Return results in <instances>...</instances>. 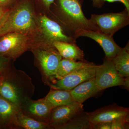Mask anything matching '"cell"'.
Wrapping results in <instances>:
<instances>
[{
	"label": "cell",
	"mask_w": 129,
	"mask_h": 129,
	"mask_svg": "<svg viewBox=\"0 0 129 129\" xmlns=\"http://www.w3.org/2000/svg\"><path fill=\"white\" fill-rule=\"evenodd\" d=\"M13 32L28 35L46 44L32 0H18L0 19V37Z\"/></svg>",
	"instance_id": "obj_1"
},
{
	"label": "cell",
	"mask_w": 129,
	"mask_h": 129,
	"mask_svg": "<svg viewBox=\"0 0 129 129\" xmlns=\"http://www.w3.org/2000/svg\"><path fill=\"white\" fill-rule=\"evenodd\" d=\"M35 87L25 72L10 65L0 83V95L21 108L27 100L32 99Z\"/></svg>",
	"instance_id": "obj_2"
},
{
	"label": "cell",
	"mask_w": 129,
	"mask_h": 129,
	"mask_svg": "<svg viewBox=\"0 0 129 129\" xmlns=\"http://www.w3.org/2000/svg\"><path fill=\"white\" fill-rule=\"evenodd\" d=\"M83 2V0H55L52 5L55 6L53 14L56 19L53 20L61 26L67 34L74 39L81 29L96 31L84 14Z\"/></svg>",
	"instance_id": "obj_3"
},
{
	"label": "cell",
	"mask_w": 129,
	"mask_h": 129,
	"mask_svg": "<svg viewBox=\"0 0 129 129\" xmlns=\"http://www.w3.org/2000/svg\"><path fill=\"white\" fill-rule=\"evenodd\" d=\"M44 44L43 41L27 35L8 33L0 37V56L15 61L25 52Z\"/></svg>",
	"instance_id": "obj_4"
},
{
	"label": "cell",
	"mask_w": 129,
	"mask_h": 129,
	"mask_svg": "<svg viewBox=\"0 0 129 129\" xmlns=\"http://www.w3.org/2000/svg\"><path fill=\"white\" fill-rule=\"evenodd\" d=\"M39 65L44 82L48 85L55 80L62 57L54 47L39 46L31 49Z\"/></svg>",
	"instance_id": "obj_5"
},
{
	"label": "cell",
	"mask_w": 129,
	"mask_h": 129,
	"mask_svg": "<svg viewBox=\"0 0 129 129\" xmlns=\"http://www.w3.org/2000/svg\"><path fill=\"white\" fill-rule=\"evenodd\" d=\"M96 31L111 36L129 24V12L127 9L118 13L92 14L89 19Z\"/></svg>",
	"instance_id": "obj_6"
},
{
	"label": "cell",
	"mask_w": 129,
	"mask_h": 129,
	"mask_svg": "<svg viewBox=\"0 0 129 129\" xmlns=\"http://www.w3.org/2000/svg\"><path fill=\"white\" fill-rule=\"evenodd\" d=\"M95 83L99 91L107 88L122 86L128 89L129 78H124L115 68L112 60L106 58L103 64L97 65L95 76Z\"/></svg>",
	"instance_id": "obj_7"
},
{
	"label": "cell",
	"mask_w": 129,
	"mask_h": 129,
	"mask_svg": "<svg viewBox=\"0 0 129 129\" xmlns=\"http://www.w3.org/2000/svg\"><path fill=\"white\" fill-rule=\"evenodd\" d=\"M97 65L91 62L59 80L50 83L51 89L70 90L81 83L95 77Z\"/></svg>",
	"instance_id": "obj_8"
},
{
	"label": "cell",
	"mask_w": 129,
	"mask_h": 129,
	"mask_svg": "<svg viewBox=\"0 0 129 129\" xmlns=\"http://www.w3.org/2000/svg\"><path fill=\"white\" fill-rule=\"evenodd\" d=\"M38 22L43 39L49 46L54 47L55 42L76 43V39L67 34L61 26L45 14L40 16Z\"/></svg>",
	"instance_id": "obj_9"
},
{
	"label": "cell",
	"mask_w": 129,
	"mask_h": 129,
	"mask_svg": "<svg viewBox=\"0 0 129 129\" xmlns=\"http://www.w3.org/2000/svg\"><path fill=\"white\" fill-rule=\"evenodd\" d=\"M80 37H88L96 42L104 50L105 58L108 60H112L122 48L115 43L113 36L99 31L81 29L76 33L75 38L76 39Z\"/></svg>",
	"instance_id": "obj_10"
},
{
	"label": "cell",
	"mask_w": 129,
	"mask_h": 129,
	"mask_svg": "<svg viewBox=\"0 0 129 129\" xmlns=\"http://www.w3.org/2000/svg\"><path fill=\"white\" fill-rule=\"evenodd\" d=\"M129 109L112 104L87 113L88 119L92 126L101 122H112L114 120L129 116Z\"/></svg>",
	"instance_id": "obj_11"
},
{
	"label": "cell",
	"mask_w": 129,
	"mask_h": 129,
	"mask_svg": "<svg viewBox=\"0 0 129 129\" xmlns=\"http://www.w3.org/2000/svg\"><path fill=\"white\" fill-rule=\"evenodd\" d=\"M82 103L74 102L72 104L59 106L53 108L51 112L48 124L51 128L68 122L83 111Z\"/></svg>",
	"instance_id": "obj_12"
},
{
	"label": "cell",
	"mask_w": 129,
	"mask_h": 129,
	"mask_svg": "<svg viewBox=\"0 0 129 129\" xmlns=\"http://www.w3.org/2000/svg\"><path fill=\"white\" fill-rule=\"evenodd\" d=\"M52 109L44 98L37 101L28 99L21 107V111L24 115L48 124Z\"/></svg>",
	"instance_id": "obj_13"
},
{
	"label": "cell",
	"mask_w": 129,
	"mask_h": 129,
	"mask_svg": "<svg viewBox=\"0 0 129 129\" xmlns=\"http://www.w3.org/2000/svg\"><path fill=\"white\" fill-rule=\"evenodd\" d=\"M21 108L0 95V129L19 128L17 117Z\"/></svg>",
	"instance_id": "obj_14"
},
{
	"label": "cell",
	"mask_w": 129,
	"mask_h": 129,
	"mask_svg": "<svg viewBox=\"0 0 129 129\" xmlns=\"http://www.w3.org/2000/svg\"><path fill=\"white\" fill-rule=\"evenodd\" d=\"M70 92L74 101L83 104L99 91L96 85L94 77L81 83L70 90Z\"/></svg>",
	"instance_id": "obj_15"
},
{
	"label": "cell",
	"mask_w": 129,
	"mask_h": 129,
	"mask_svg": "<svg viewBox=\"0 0 129 129\" xmlns=\"http://www.w3.org/2000/svg\"><path fill=\"white\" fill-rule=\"evenodd\" d=\"M62 58L75 61H84V52L76 45V43L64 42H55L53 44Z\"/></svg>",
	"instance_id": "obj_16"
},
{
	"label": "cell",
	"mask_w": 129,
	"mask_h": 129,
	"mask_svg": "<svg viewBox=\"0 0 129 129\" xmlns=\"http://www.w3.org/2000/svg\"><path fill=\"white\" fill-rule=\"evenodd\" d=\"M44 100L53 109L59 106L72 104L74 101L70 90L51 89Z\"/></svg>",
	"instance_id": "obj_17"
},
{
	"label": "cell",
	"mask_w": 129,
	"mask_h": 129,
	"mask_svg": "<svg viewBox=\"0 0 129 129\" xmlns=\"http://www.w3.org/2000/svg\"><path fill=\"white\" fill-rule=\"evenodd\" d=\"M91 63L85 60L82 61H75L62 58L60 61L57 70L54 80L62 78L72 72L87 66Z\"/></svg>",
	"instance_id": "obj_18"
},
{
	"label": "cell",
	"mask_w": 129,
	"mask_h": 129,
	"mask_svg": "<svg viewBox=\"0 0 129 129\" xmlns=\"http://www.w3.org/2000/svg\"><path fill=\"white\" fill-rule=\"evenodd\" d=\"M116 70L124 78H129V43L121 48L118 53L112 59Z\"/></svg>",
	"instance_id": "obj_19"
},
{
	"label": "cell",
	"mask_w": 129,
	"mask_h": 129,
	"mask_svg": "<svg viewBox=\"0 0 129 129\" xmlns=\"http://www.w3.org/2000/svg\"><path fill=\"white\" fill-rule=\"evenodd\" d=\"M56 129H92L87 113L82 112L68 122L55 127Z\"/></svg>",
	"instance_id": "obj_20"
},
{
	"label": "cell",
	"mask_w": 129,
	"mask_h": 129,
	"mask_svg": "<svg viewBox=\"0 0 129 129\" xmlns=\"http://www.w3.org/2000/svg\"><path fill=\"white\" fill-rule=\"evenodd\" d=\"M17 123L19 128L25 129H45L51 128L47 123L40 122L24 115L21 111L17 117Z\"/></svg>",
	"instance_id": "obj_21"
},
{
	"label": "cell",
	"mask_w": 129,
	"mask_h": 129,
	"mask_svg": "<svg viewBox=\"0 0 129 129\" xmlns=\"http://www.w3.org/2000/svg\"><path fill=\"white\" fill-rule=\"evenodd\" d=\"M129 116L118 118L112 122L111 129H129Z\"/></svg>",
	"instance_id": "obj_22"
},
{
	"label": "cell",
	"mask_w": 129,
	"mask_h": 129,
	"mask_svg": "<svg viewBox=\"0 0 129 129\" xmlns=\"http://www.w3.org/2000/svg\"><path fill=\"white\" fill-rule=\"evenodd\" d=\"M12 61L8 58L0 56V74H2L7 71L11 64Z\"/></svg>",
	"instance_id": "obj_23"
},
{
	"label": "cell",
	"mask_w": 129,
	"mask_h": 129,
	"mask_svg": "<svg viewBox=\"0 0 129 129\" xmlns=\"http://www.w3.org/2000/svg\"><path fill=\"white\" fill-rule=\"evenodd\" d=\"M18 0H0V6L6 9L12 7Z\"/></svg>",
	"instance_id": "obj_24"
},
{
	"label": "cell",
	"mask_w": 129,
	"mask_h": 129,
	"mask_svg": "<svg viewBox=\"0 0 129 129\" xmlns=\"http://www.w3.org/2000/svg\"><path fill=\"white\" fill-rule=\"evenodd\" d=\"M112 122H101L92 126V129H111Z\"/></svg>",
	"instance_id": "obj_25"
},
{
	"label": "cell",
	"mask_w": 129,
	"mask_h": 129,
	"mask_svg": "<svg viewBox=\"0 0 129 129\" xmlns=\"http://www.w3.org/2000/svg\"><path fill=\"white\" fill-rule=\"evenodd\" d=\"M42 4L47 11H50L51 6L55 2V0H40Z\"/></svg>",
	"instance_id": "obj_26"
},
{
	"label": "cell",
	"mask_w": 129,
	"mask_h": 129,
	"mask_svg": "<svg viewBox=\"0 0 129 129\" xmlns=\"http://www.w3.org/2000/svg\"><path fill=\"white\" fill-rule=\"evenodd\" d=\"M104 2L113 3L114 2H120L122 3L124 6L125 9L129 12V0H103Z\"/></svg>",
	"instance_id": "obj_27"
},
{
	"label": "cell",
	"mask_w": 129,
	"mask_h": 129,
	"mask_svg": "<svg viewBox=\"0 0 129 129\" xmlns=\"http://www.w3.org/2000/svg\"><path fill=\"white\" fill-rule=\"evenodd\" d=\"M92 1V6L97 8H101L105 4L103 0H91Z\"/></svg>",
	"instance_id": "obj_28"
},
{
	"label": "cell",
	"mask_w": 129,
	"mask_h": 129,
	"mask_svg": "<svg viewBox=\"0 0 129 129\" xmlns=\"http://www.w3.org/2000/svg\"><path fill=\"white\" fill-rule=\"evenodd\" d=\"M7 9H6V8L0 6V19L1 18L3 15L4 14L5 12L7 10Z\"/></svg>",
	"instance_id": "obj_29"
},
{
	"label": "cell",
	"mask_w": 129,
	"mask_h": 129,
	"mask_svg": "<svg viewBox=\"0 0 129 129\" xmlns=\"http://www.w3.org/2000/svg\"><path fill=\"white\" fill-rule=\"evenodd\" d=\"M4 73L2 74H0V83L1 82L3 78V75H4Z\"/></svg>",
	"instance_id": "obj_30"
}]
</instances>
